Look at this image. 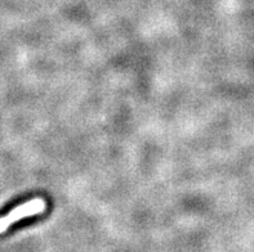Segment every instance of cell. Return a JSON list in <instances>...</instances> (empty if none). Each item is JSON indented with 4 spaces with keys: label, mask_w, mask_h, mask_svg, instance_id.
I'll list each match as a JSON object with an SVG mask.
<instances>
[{
    "label": "cell",
    "mask_w": 254,
    "mask_h": 252,
    "mask_svg": "<svg viewBox=\"0 0 254 252\" xmlns=\"http://www.w3.org/2000/svg\"><path fill=\"white\" fill-rule=\"evenodd\" d=\"M47 208V203L43 198H32L30 201L25 202V203L19 204L17 207L13 208L10 212L5 215V216L0 217V233L5 232L10 225L17 223L18 220H22L25 217L35 216V215L43 214Z\"/></svg>",
    "instance_id": "cell-1"
}]
</instances>
